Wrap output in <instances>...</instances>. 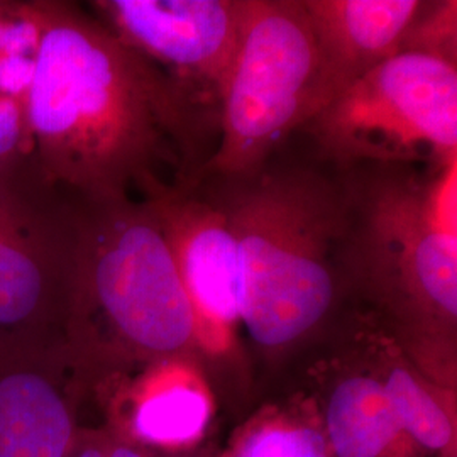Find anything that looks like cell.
Listing matches in <instances>:
<instances>
[{
    "instance_id": "6da1fadb",
    "label": "cell",
    "mask_w": 457,
    "mask_h": 457,
    "mask_svg": "<svg viewBox=\"0 0 457 457\" xmlns=\"http://www.w3.org/2000/svg\"><path fill=\"white\" fill-rule=\"evenodd\" d=\"M43 36L24 100L34 160L82 200L145 195L180 171L141 60L77 2L43 0Z\"/></svg>"
},
{
    "instance_id": "7a4b0ae2",
    "label": "cell",
    "mask_w": 457,
    "mask_h": 457,
    "mask_svg": "<svg viewBox=\"0 0 457 457\" xmlns=\"http://www.w3.org/2000/svg\"><path fill=\"white\" fill-rule=\"evenodd\" d=\"M339 179L351 303L371 312L425 375L456 390L457 160L356 164Z\"/></svg>"
},
{
    "instance_id": "3957f363",
    "label": "cell",
    "mask_w": 457,
    "mask_h": 457,
    "mask_svg": "<svg viewBox=\"0 0 457 457\" xmlns=\"http://www.w3.org/2000/svg\"><path fill=\"white\" fill-rule=\"evenodd\" d=\"M285 146L245 177L198 180L236 239L245 336L273 362L300 356L353 305L341 264L339 170L312 147L302 160Z\"/></svg>"
},
{
    "instance_id": "277c9868",
    "label": "cell",
    "mask_w": 457,
    "mask_h": 457,
    "mask_svg": "<svg viewBox=\"0 0 457 457\" xmlns=\"http://www.w3.org/2000/svg\"><path fill=\"white\" fill-rule=\"evenodd\" d=\"M65 344L92 388L151 361L196 358L192 307L146 198H79Z\"/></svg>"
},
{
    "instance_id": "5b68a950",
    "label": "cell",
    "mask_w": 457,
    "mask_h": 457,
    "mask_svg": "<svg viewBox=\"0 0 457 457\" xmlns=\"http://www.w3.org/2000/svg\"><path fill=\"white\" fill-rule=\"evenodd\" d=\"M245 0H97L90 11L141 60L190 185L220 141Z\"/></svg>"
},
{
    "instance_id": "8992f818",
    "label": "cell",
    "mask_w": 457,
    "mask_h": 457,
    "mask_svg": "<svg viewBox=\"0 0 457 457\" xmlns=\"http://www.w3.org/2000/svg\"><path fill=\"white\" fill-rule=\"evenodd\" d=\"M298 134L339 170L449 163L457 160V63L398 53L345 87Z\"/></svg>"
},
{
    "instance_id": "52a82bcc",
    "label": "cell",
    "mask_w": 457,
    "mask_h": 457,
    "mask_svg": "<svg viewBox=\"0 0 457 457\" xmlns=\"http://www.w3.org/2000/svg\"><path fill=\"white\" fill-rule=\"evenodd\" d=\"M319 73L303 0H245L220 141L192 183L258 170L317 112Z\"/></svg>"
},
{
    "instance_id": "ba28073f",
    "label": "cell",
    "mask_w": 457,
    "mask_h": 457,
    "mask_svg": "<svg viewBox=\"0 0 457 457\" xmlns=\"http://www.w3.org/2000/svg\"><path fill=\"white\" fill-rule=\"evenodd\" d=\"M77 220L36 160L0 175V334L65 343Z\"/></svg>"
},
{
    "instance_id": "9c48e42d",
    "label": "cell",
    "mask_w": 457,
    "mask_h": 457,
    "mask_svg": "<svg viewBox=\"0 0 457 457\" xmlns=\"http://www.w3.org/2000/svg\"><path fill=\"white\" fill-rule=\"evenodd\" d=\"M146 198L160 217L195 320L196 358L224 368L241 360V288L228 219L204 181L160 183Z\"/></svg>"
},
{
    "instance_id": "30bf717a",
    "label": "cell",
    "mask_w": 457,
    "mask_h": 457,
    "mask_svg": "<svg viewBox=\"0 0 457 457\" xmlns=\"http://www.w3.org/2000/svg\"><path fill=\"white\" fill-rule=\"evenodd\" d=\"M87 400L65 343L0 334V457H65Z\"/></svg>"
},
{
    "instance_id": "8fae6325",
    "label": "cell",
    "mask_w": 457,
    "mask_h": 457,
    "mask_svg": "<svg viewBox=\"0 0 457 457\" xmlns=\"http://www.w3.org/2000/svg\"><path fill=\"white\" fill-rule=\"evenodd\" d=\"M194 356L151 361L102 378L92 396L109 413V428L147 453H181L211 422L212 400Z\"/></svg>"
},
{
    "instance_id": "7c38bea8",
    "label": "cell",
    "mask_w": 457,
    "mask_h": 457,
    "mask_svg": "<svg viewBox=\"0 0 457 457\" xmlns=\"http://www.w3.org/2000/svg\"><path fill=\"white\" fill-rule=\"evenodd\" d=\"M424 5L425 0H303L320 58L317 112L396 56Z\"/></svg>"
},
{
    "instance_id": "4fadbf2b",
    "label": "cell",
    "mask_w": 457,
    "mask_h": 457,
    "mask_svg": "<svg viewBox=\"0 0 457 457\" xmlns=\"http://www.w3.org/2000/svg\"><path fill=\"white\" fill-rule=\"evenodd\" d=\"M383 373L398 422L410 442L437 457H456L454 388L434 381L388 332Z\"/></svg>"
},
{
    "instance_id": "5bb4252c",
    "label": "cell",
    "mask_w": 457,
    "mask_h": 457,
    "mask_svg": "<svg viewBox=\"0 0 457 457\" xmlns=\"http://www.w3.org/2000/svg\"><path fill=\"white\" fill-rule=\"evenodd\" d=\"M230 457H328L324 430L294 415H271L251 425Z\"/></svg>"
},
{
    "instance_id": "9a60e30c",
    "label": "cell",
    "mask_w": 457,
    "mask_h": 457,
    "mask_svg": "<svg viewBox=\"0 0 457 457\" xmlns=\"http://www.w3.org/2000/svg\"><path fill=\"white\" fill-rule=\"evenodd\" d=\"M43 26V0H0V68L34 70Z\"/></svg>"
},
{
    "instance_id": "2e32d148",
    "label": "cell",
    "mask_w": 457,
    "mask_h": 457,
    "mask_svg": "<svg viewBox=\"0 0 457 457\" xmlns=\"http://www.w3.org/2000/svg\"><path fill=\"white\" fill-rule=\"evenodd\" d=\"M400 53H422L457 63L456 0H425Z\"/></svg>"
},
{
    "instance_id": "e0dca14e",
    "label": "cell",
    "mask_w": 457,
    "mask_h": 457,
    "mask_svg": "<svg viewBox=\"0 0 457 457\" xmlns=\"http://www.w3.org/2000/svg\"><path fill=\"white\" fill-rule=\"evenodd\" d=\"M65 457H147V451L122 439L109 427H80Z\"/></svg>"
},
{
    "instance_id": "ac0fdd59",
    "label": "cell",
    "mask_w": 457,
    "mask_h": 457,
    "mask_svg": "<svg viewBox=\"0 0 457 457\" xmlns=\"http://www.w3.org/2000/svg\"><path fill=\"white\" fill-rule=\"evenodd\" d=\"M147 457H187V456H181V453H147Z\"/></svg>"
}]
</instances>
